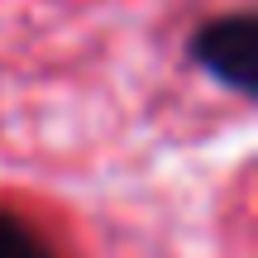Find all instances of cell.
Segmentation results:
<instances>
[{"label": "cell", "mask_w": 258, "mask_h": 258, "mask_svg": "<svg viewBox=\"0 0 258 258\" xmlns=\"http://www.w3.org/2000/svg\"><path fill=\"white\" fill-rule=\"evenodd\" d=\"M186 53H191V62L201 67L211 82H220L225 91L258 96V15L253 10L211 15L206 24H196Z\"/></svg>", "instance_id": "cell-1"}, {"label": "cell", "mask_w": 258, "mask_h": 258, "mask_svg": "<svg viewBox=\"0 0 258 258\" xmlns=\"http://www.w3.org/2000/svg\"><path fill=\"white\" fill-rule=\"evenodd\" d=\"M0 258H57L48 239L15 211H0Z\"/></svg>", "instance_id": "cell-2"}]
</instances>
